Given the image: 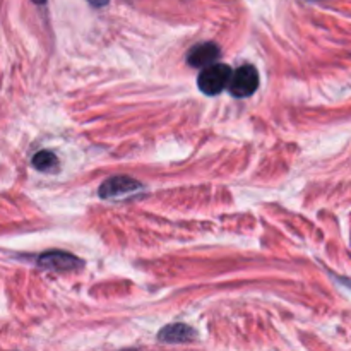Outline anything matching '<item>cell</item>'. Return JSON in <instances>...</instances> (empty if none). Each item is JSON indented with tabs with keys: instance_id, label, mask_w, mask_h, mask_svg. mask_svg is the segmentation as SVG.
<instances>
[{
	"instance_id": "6da1fadb",
	"label": "cell",
	"mask_w": 351,
	"mask_h": 351,
	"mask_svg": "<svg viewBox=\"0 0 351 351\" xmlns=\"http://www.w3.org/2000/svg\"><path fill=\"white\" fill-rule=\"evenodd\" d=\"M230 77H232V69L228 65L213 64L209 67L202 69V72L199 74V89L209 96L219 95L223 89L228 88Z\"/></svg>"
},
{
	"instance_id": "7a4b0ae2",
	"label": "cell",
	"mask_w": 351,
	"mask_h": 351,
	"mask_svg": "<svg viewBox=\"0 0 351 351\" xmlns=\"http://www.w3.org/2000/svg\"><path fill=\"white\" fill-rule=\"evenodd\" d=\"M257 86H259V74L256 69L252 65H242L239 71L232 72L228 91L235 98H247L256 93Z\"/></svg>"
},
{
	"instance_id": "3957f363",
	"label": "cell",
	"mask_w": 351,
	"mask_h": 351,
	"mask_svg": "<svg viewBox=\"0 0 351 351\" xmlns=\"http://www.w3.org/2000/svg\"><path fill=\"white\" fill-rule=\"evenodd\" d=\"M141 189L139 182L132 180L129 177H113L108 178L105 184L99 187V195L103 199H122L125 195L134 194Z\"/></svg>"
},
{
	"instance_id": "277c9868",
	"label": "cell",
	"mask_w": 351,
	"mask_h": 351,
	"mask_svg": "<svg viewBox=\"0 0 351 351\" xmlns=\"http://www.w3.org/2000/svg\"><path fill=\"white\" fill-rule=\"evenodd\" d=\"M38 264L45 269L51 271H72L81 266V261L77 257L65 252H48L38 259Z\"/></svg>"
},
{
	"instance_id": "5b68a950",
	"label": "cell",
	"mask_w": 351,
	"mask_h": 351,
	"mask_svg": "<svg viewBox=\"0 0 351 351\" xmlns=\"http://www.w3.org/2000/svg\"><path fill=\"white\" fill-rule=\"evenodd\" d=\"M219 57V47L215 43H202L189 51L187 62L192 67H209Z\"/></svg>"
},
{
	"instance_id": "8992f818",
	"label": "cell",
	"mask_w": 351,
	"mask_h": 351,
	"mask_svg": "<svg viewBox=\"0 0 351 351\" xmlns=\"http://www.w3.org/2000/svg\"><path fill=\"white\" fill-rule=\"evenodd\" d=\"M197 332L191 328V326H185V324H171L167 326L165 329H161L160 335H158V339L163 343H187L195 339Z\"/></svg>"
},
{
	"instance_id": "52a82bcc",
	"label": "cell",
	"mask_w": 351,
	"mask_h": 351,
	"mask_svg": "<svg viewBox=\"0 0 351 351\" xmlns=\"http://www.w3.org/2000/svg\"><path fill=\"white\" fill-rule=\"evenodd\" d=\"M33 165L41 171H51L58 167V160L50 151H40L38 154H34Z\"/></svg>"
},
{
	"instance_id": "ba28073f",
	"label": "cell",
	"mask_w": 351,
	"mask_h": 351,
	"mask_svg": "<svg viewBox=\"0 0 351 351\" xmlns=\"http://www.w3.org/2000/svg\"><path fill=\"white\" fill-rule=\"evenodd\" d=\"M88 2L95 7H105L110 0H88Z\"/></svg>"
},
{
	"instance_id": "9c48e42d",
	"label": "cell",
	"mask_w": 351,
	"mask_h": 351,
	"mask_svg": "<svg viewBox=\"0 0 351 351\" xmlns=\"http://www.w3.org/2000/svg\"><path fill=\"white\" fill-rule=\"evenodd\" d=\"M33 2H36V3H45V2H47V0H33Z\"/></svg>"
}]
</instances>
